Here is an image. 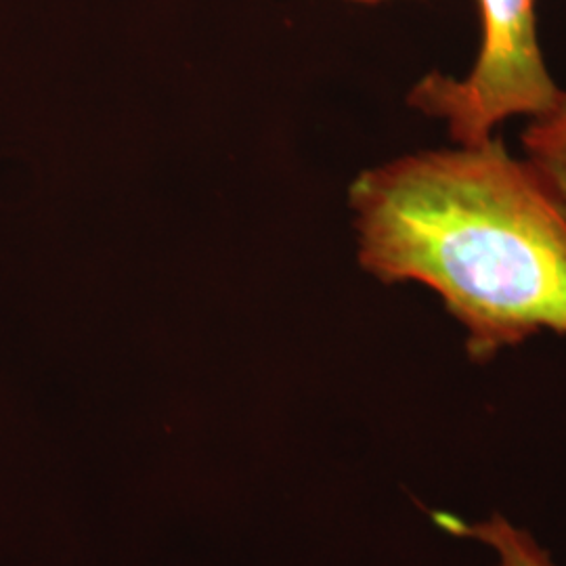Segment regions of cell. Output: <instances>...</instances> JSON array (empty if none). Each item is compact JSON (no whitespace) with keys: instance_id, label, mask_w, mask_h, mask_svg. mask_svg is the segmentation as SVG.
Wrapping results in <instances>:
<instances>
[{"instance_id":"6da1fadb","label":"cell","mask_w":566,"mask_h":566,"mask_svg":"<svg viewBox=\"0 0 566 566\" xmlns=\"http://www.w3.org/2000/svg\"><path fill=\"white\" fill-rule=\"evenodd\" d=\"M348 202L365 271L430 287L472 361L566 338V221L497 135L369 168Z\"/></svg>"},{"instance_id":"7a4b0ae2","label":"cell","mask_w":566,"mask_h":566,"mask_svg":"<svg viewBox=\"0 0 566 566\" xmlns=\"http://www.w3.org/2000/svg\"><path fill=\"white\" fill-rule=\"evenodd\" d=\"M481 46L464 78L432 72L409 93V105L443 122L453 143H481L510 118L547 112L563 88L552 78L539 42L537 0H476Z\"/></svg>"},{"instance_id":"3957f363","label":"cell","mask_w":566,"mask_h":566,"mask_svg":"<svg viewBox=\"0 0 566 566\" xmlns=\"http://www.w3.org/2000/svg\"><path fill=\"white\" fill-rule=\"evenodd\" d=\"M523 160L566 221V91L523 133Z\"/></svg>"},{"instance_id":"277c9868","label":"cell","mask_w":566,"mask_h":566,"mask_svg":"<svg viewBox=\"0 0 566 566\" xmlns=\"http://www.w3.org/2000/svg\"><path fill=\"white\" fill-rule=\"evenodd\" d=\"M434 523L449 535L474 539L495 556L493 566H558L552 554L533 533L514 525L504 514H491L483 521H462L453 514H434Z\"/></svg>"},{"instance_id":"5b68a950","label":"cell","mask_w":566,"mask_h":566,"mask_svg":"<svg viewBox=\"0 0 566 566\" xmlns=\"http://www.w3.org/2000/svg\"><path fill=\"white\" fill-rule=\"evenodd\" d=\"M353 2H382V0H353Z\"/></svg>"}]
</instances>
